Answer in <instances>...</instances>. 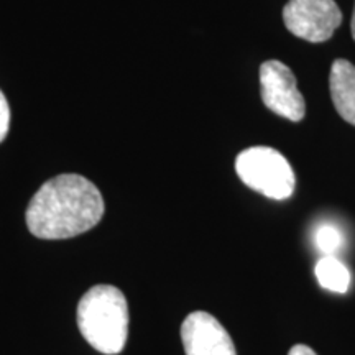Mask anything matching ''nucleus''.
Segmentation results:
<instances>
[{
  "mask_svg": "<svg viewBox=\"0 0 355 355\" xmlns=\"http://www.w3.org/2000/svg\"><path fill=\"white\" fill-rule=\"evenodd\" d=\"M105 204L94 183L81 175H60L40 188L26 207V227L43 241L76 237L99 224Z\"/></svg>",
  "mask_w": 355,
  "mask_h": 355,
  "instance_id": "obj_1",
  "label": "nucleus"
},
{
  "mask_svg": "<svg viewBox=\"0 0 355 355\" xmlns=\"http://www.w3.org/2000/svg\"><path fill=\"white\" fill-rule=\"evenodd\" d=\"M78 327L97 352L121 354L128 337V304L123 293L110 285H96L78 304Z\"/></svg>",
  "mask_w": 355,
  "mask_h": 355,
  "instance_id": "obj_2",
  "label": "nucleus"
},
{
  "mask_svg": "<svg viewBox=\"0 0 355 355\" xmlns=\"http://www.w3.org/2000/svg\"><path fill=\"white\" fill-rule=\"evenodd\" d=\"M235 171L243 184L277 201L290 198L296 186L288 159L270 146H252L239 153Z\"/></svg>",
  "mask_w": 355,
  "mask_h": 355,
  "instance_id": "obj_3",
  "label": "nucleus"
},
{
  "mask_svg": "<svg viewBox=\"0 0 355 355\" xmlns=\"http://www.w3.org/2000/svg\"><path fill=\"white\" fill-rule=\"evenodd\" d=\"M290 32L311 43H322L343 24V12L334 0H290L283 8Z\"/></svg>",
  "mask_w": 355,
  "mask_h": 355,
  "instance_id": "obj_4",
  "label": "nucleus"
},
{
  "mask_svg": "<svg viewBox=\"0 0 355 355\" xmlns=\"http://www.w3.org/2000/svg\"><path fill=\"white\" fill-rule=\"evenodd\" d=\"M260 89L263 104L272 112L291 122L304 119L306 104L293 71L282 61L270 60L260 66Z\"/></svg>",
  "mask_w": 355,
  "mask_h": 355,
  "instance_id": "obj_5",
  "label": "nucleus"
},
{
  "mask_svg": "<svg viewBox=\"0 0 355 355\" xmlns=\"http://www.w3.org/2000/svg\"><path fill=\"white\" fill-rule=\"evenodd\" d=\"M186 355H237L232 337L209 313L196 311L186 316L181 326Z\"/></svg>",
  "mask_w": 355,
  "mask_h": 355,
  "instance_id": "obj_6",
  "label": "nucleus"
},
{
  "mask_svg": "<svg viewBox=\"0 0 355 355\" xmlns=\"http://www.w3.org/2000/svg\"><path fill=\"white\" fill-rule=\"evenodd\" d=\"M331 97L337 114L355 125V66L347 60H336L329 74Z\"/></svg>",
  "mask_w": 355,
  "mask_h": 355,
  "instance_id": "obj_7",
  "label": "nucleus"
},
{
  "mask_svg": "<svg viewBox=\"0 0 355 355\" xmlns=\"http://www.w3.org/2000/svg\"><path fill=\"white\" fill-rule=\"evenodd\" d=\"M319 285L334 293H345L350 286V272L336 255H324L314 268Z\"/></svg>",
  "mask_w": 355,
  "mask_h": 355,
  "instance_id": "obj_8",
  "label": "nucleus"
},
{
  "mask_svg": "<svg viewBox=\"0 0 355 355\" xmlns=\"http://www.w3.org/2000/svg\"><path fill=\"white\" fill-rule=\"evenodd\" d=\"M314 243L324 255H336L344 243V235L332 224H321L314 232Z\"/></svg>",
  "mask_w": 355,
  "mask_h": 355,
  "instance_id": "obj_9",
  "label": "nucleus"
},
{
  "mask_svg": "<svg viewBox=\"0 0 355 355\" xmlns=\"http://www.w3.org/2000/svg\"><path fill=\"white\" fill-rule=\"evenodd\" d=\"M8 128H10V105L7 97L0 91V141L6 140Z\"/></svg>",
  "mask_w": 355,
  "mask_h": 355,
  "instance_id": "obj_10",
  "label": "nucleus"
},
{
  "mask_svg": "<svg viewBox=\"0 0 355 355\" xmlns=\"http://www.w3.org/2000/svg\"><path fill=\"white\" fill-rule=\"evenodd\" d=\"M288 355H318V354L311 347H308V345L298 344V345H293Z\"/></svg>",
  "mask_w": 355,
  "mask_h": 355,
  "instance_id": "obj_11",
  "label": "nucleus"
},
{
  "mask_svg": "<svg viewBox=\"0 0 355 355\" xmlns=\"http://www.w3.org/2000/svg\"><path fill=\"white\" fill-rule=\"evenodd\" d=\"M350 32H352V37L355 40V7H354V13H352V24H350Z\"/></svg>",
  "mask_w": 355,
  "mask_h": 355,
  "instance_id": "obj_12",
  "label": "nucleus"
}]
</instances>
